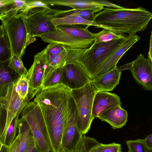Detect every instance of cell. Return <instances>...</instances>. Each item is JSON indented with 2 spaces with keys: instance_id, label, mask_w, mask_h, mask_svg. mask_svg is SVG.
Masks as SVG:
<instances>
[{
  "instance_id": "1",
  "label": "cell",
  "mask_w": 152,
  "mask_h": 152,
  "mask_svg": "<svg viewBox=\"0 0 152 152\" xmlns=\"http://www.w3.org/2000/svg\"><path fill=\"white\" fill-rule=\"evenodd\" d=\"M34 101L39 107L47 127L52 152H61L64 128L76 107L71 89L62 83L41 89Z\"/></svg>"
},
{
  "instance_id": "2",
  "label": "cell",
  "mask_w": 152,
  "mask_h": 152,
  "mask_svg": "<svg viewBox=\"0 0 152 152\" xmlns=\"http://www.w3.org/2000/svg\"><path fill=\"white\" fill-rule=\"evenodd\" d=\"M152 18V13L142 7H105L95 14L92 21L119 34L127 33L132 35L146 29Z\"/></svg>"
},
{
  "instance_id": "3",
  "label": "cell",
  "mask_w": 152,
  "mask_h": 152,
  "mask_svg": "<svg viewBox=\"0 0 152 152\" xmlns=\"http://www.w3.org/2000/svg\"><path fill=\"white\" fill-rule=\"evenodd\" d=\"M74 25H61L52 31L39 36L45 42L60 44L72 49H86L93 44L95 33L90 31L88 28Z\"/></svg>"
},
{
  "instance_id": "4",
  "label": "cell",
  "mask_w": 152,
  "mask_h": 152,
  "mask_svg": "<svg viewBox=\"0 0 152 152\" xmlns=\"http://www.w3.org/2000/svg\"><path fill=\"white\" fill-rule=\"evenodd\" d=\"M74 10L38 7L20 12L24 18L28 34L35 37L53 31L56 28L52 23L53 19L72 13Z\"/></svg>"
},
{
  "instance_id": "5",
  "label": "cell",
  "mask_w": 152,
  "mask_h": 152,
  "mask_svg": "<svg viewBox=\"0 0 152 152\" xmlns=\"http://www.w3.org/2000/svg\"><path fill=\"white\" fill-rule=\"evenodd\" d=\"M93 44L77 58L92 80L104 61L124 42L126 37Z\"/></svg>"
},
{
  "instance_id": "6",
  "label": "cell",
  "mask_w": 152,
  "mask_h": 152,
  "mask_svg": "<svg viewBox=\"0 0 152 152\" xmlns=\"http://www.w3.org/2000/svg\"><path fill=\"white\" fill-rule=\"evenodd\" d=\"M20 114L27 122L36 144L41 151H52L46 125L38 104L34 101L27 103Z\"/></svg>"
},
{
  "instance_id": "7",
  "label": "cell",
  "mask_w": 152,
  "mask_h": 152,
  "mask_svg": "<svg viewBox=\"0 0 152 152\" xmlns=\"http://www.w3.org/2000/svg\"><path fill=\"white\" fill-rule=\"evenodd\" d=\"M96 92L92 81L80 88L71 89L77 111L78 129L82 136L89 131L94 119L92 114V108Z\"/></svg>"
},
{
  "instance_id": "8",
  "label": "cell",
  "mask_w": 152,
  "mask_h": 152,
  "mask_svg": "<svg viewBox=\"0 0 152 152\" xmlns=\"http://www.w3.org/2000/svg\"><path fill=\"white\" fill-rule=\"evenodd\" d=\"M8 87L6 95L0 97V141L3 145L7 129L14 118L27 103V98L22 99L16 93V83Z\"/></svg>"
},
{
  "instance_id": "9",
  "label": "cell",
  "mask_w": 152,
  "mask_h": 152,
  "mask_svg": "<svg viewBox=\"0 0 152 152\" xmlns=\"http://www.w3.org/2000/svg\"><path fill=\"white\" fill-rule=\"evenodd\" d=\"M82 50L69 48L63 67L61 83L71 89L80 88L92 81L84 68L77 60Z\"/></svg>"
},
{
  "instance_id": "10",
  "label": "cell",
  "mask_w": 152,
  "mask_h": 152,
  "mask_svg": "<svg viewBox=\"0 0 152 152\" xmlns=\"http://www.w3.org/2000/svg\"><path fill=\"white\" fill-rule=\"evenodd\" d=\"M1 21L9 43L11 55L15 54L22 59L28 45V35L23 15L20 12Z\"/></svg>"
},
{
  "instance_id": "11",
  "label": "cell",
  "mask_w": 152,
  "mask_h": 152,
  "mask_svg": "<svg viewBox=\"0 0 152 152\" xmlns=\"http://www.w3.org/2000/svg\"><path fill=\"white\" fill-rule=\"evenodd\" d=\"M122 72L126 69L131 71L136 81L145 89L152 90V61L146 58L143 55H137L132 62L117 66Z\"/></svg>"
},
{
  "instance_id": "12",
  "label": "cell",
  "mask_w": 152,
  "mask_h": 152,
  "mask_svg": "<svg viewBox=\"0 0 152 152\" xmlns=\"http://www.w3.org/2000/svg\"><path fill=\"white\" fill-rule=\"evenodd\" d=\"M34 58V62L28 70L26 76L29 83L28 102L33 99L41 89L44 81L46 62L45 48L37 53Z\"/></svg>"
},
{
  "instance_id": "13",
  "label": "cell",
  "mask_w": 152,
  "mask_h": 152,
  "mask_svg": "<svg viewBox=\"0 0 152 152\" xmlns=\"http://www.w3.org/2000/svg\"><path fill=\"white\" fill-rule=\"evenodd\" d=\"M77 119L76 107L70 113L64 128L61 141L63 150L74 151L82 136L78 129Z\"/></svg>"
},
{
  "instance_id": "14",
  "label": "cell",
  "mask_w": 152,
  "mask_h": 152,
  "mask_svg": "<svg viewBox=\"0 0 152 152\" xmlns=\"http://www.w3.org/2000/svg\"><path fill=\"white\" fill-rule=\"evenodd\" d=\"M140 39L136 34L127 36L122 43L104 61L93 80L114 69L122 56Z\"/></svg>"
},
{
  "instance_id": "15",
  "label": "cell",
  "mask_w": 152,
  "mask_h": 152,
  "mask_svg": "<svg viewBox=\"0 0 152 152\" xmlns=\"http://www.w3.org/2000/svg\"><path fill=\"white\" fill-rule=\"evenodd\" d=\"M120 97L117 94L106 91L97 92L94 96L92 114L98 118L107 110L117 106H121Z\"/></svg>"
},
{
  "instance_id": "16",
  "label": "cell",
  "mask_w": 152,
  "mask_h": 152,
  "mask_svg": "<svg viewBox=\"0 0 152 152\" xmlns=\"http://www.w3.org/2000/svg\"><path fill=\"white\" fill-rule=\"evenodd\" d=\"M128 116L127 111L119 105L107 110L98 118L108 123L113 129H115L121 128L126 124Z\"/></svg>"
},
{
  "instance_id": "17",
  "label": "cell",
  "mask_w": 152,
  "mask_h": 152,
  "mask_svg": "<svg viewBox=\"0 0 152 152\" xmlns=\"http://www.w3.org/2000/svg\"><path fill=\"white\" fill-rule=\"evenodd\" d=\"M121 73L116 66L101 77L92 80L96 91H112L119 83Z\"/></svg>"
},
{
  "instance_id": "18",
  "label": "cell",
  "mask_w": 152,
  "mask_h": 152,
  "mask_svg": "<svg viewBox=\"0 0 152 152\" xmlns=\"http://www.w3.org/2000/svg\"><path fill=\"white\" fill-rule=\"evenodd\" d=\"M9 60L0 63V97L6 95L9 87L20 77L8 67Z\"/></svg>"
},
{
  "instance_id": "19",
  "label": "cell",
  "mask_w": 152,
  "mask_h": 152,
  "mask_svg": "<svg viewBox=\"0 0 152 152\" xmlns=\"http://www.w3.org/2000/svg\"><path fill=\"white\" fill-rule=\"evenodd\" d=\"M52 22L56 28L61 25H75L81 24L94 26L98 28L110 29L106 26L98 24L93 21L85 20L80 16L73 13L53 18Z\"/></svg>"
},
{
  "instance_id": "20",
  "label": "cell",
  "mask_w": 152,
  "mask_h": 152,
  "mask_svg": "<svg viewBox=\"0 0 152 152\" xmlns=\"http://www.w3.org/2000/svg\"><path fill=\"white\" fill-rule=\"evenodd\" d=\"M26 0H0V20L7 19L20 12Z\"/></svg>"
},
{
  "instance_id": "21",
  "label": "cell",
  "mask_w": 152,
  "mask_h": 152,
  "mask_svg": "<svg viewBox=\"0 0 152 152\" xmlns=\"http://www.w3.org/2000/svg\"><path fill=\"white\" fill-rule=\"evenodd\" d=\"M45 3L52 6L59 5L69 7L74 10L91 9L100 6L97 0H46Z\"/></svg>"
},
{
  "instance_id": "22",
  "label": "cell",
  "mask_w": 152,
  "mask_h": 152,
  "mask_svg": "<svg viewBox=\"0 0 152 152\" xmlns=\"http://www.w3.org/2000/svg\"><path fill=\"white\" fill-rule=\"evenodd\" d=\"M17 127L20 142L19 152H24L28 142L32 136V133L27 122L23 118L18 119Z\"/></svg>"
},
{
  "instance_id": "23",
  "label": "cell",
  "mask_w": 152,
  "mask_h": 152,
  "mask_svg": "<svg viewBox=\"0 0 152 152\" xmlns=\"http://www.w3.org/2000/svg\"><path fill=\"white\" fill-rule=\"evenodd\" d=\"M67 47L60 44L49 43L45 49L46 62L45 69Z\"/></svg>"
},
{
  "instance_id": "24",
  "label": "cell",
  "mask_w": 152,
  "mask_h": 152,
  "mask_svg": "<svg viewBox=\"0 0 152 152\" xmlns=\"http://www.w3.org/2000/svg\"><path fill=\"white\" fill-rule=\"evenodd\" d=\"M64 65L59 66L55 69L44 80L41 89L47 88L61 83V78Z\"/></svg>"
},
{
  "instance_id": "25",
  "label": "cell",
  "mask_w": 152,
  "mask_h": 152,
  "mask_svg": "<svg viewBox=\"0 0 152 152\" xmlns=\"http://www.w3.org/2000/svg\"><path fill=\"white\" fill-rule=\"evenodd\" d=\"M21 59L17 55L12 54L10 59L8 66L20 77H26L28 70L24 66Z\"/></svg>"
},
{
  "instance_id": "26",
  "label": "cell",
  "mask_w": 152,
  "mask_h": 152,
  "mask_svg": "<svg viewBox=\"0 0 152 152\" xmlns=\"http://www.w3.org/2000/svg\"><path fill=\"white\" fill-rule=\"evenodd\" d=\"M126 36L124 34H119L109 29H103L99 32L95 33V39L93 44H95L102 42H109Z\"/></svg>"
},
{
  "instance_id": "27",
  "label": "cell",
  "mask_w": 152,
  "mask_h": 152,
  "mask_svg": "<svg viewBox=\"0 0 152 152\" xmlns=\"http://www.w3.org/2000/svg\"><path fill=\"white\" fill-rule=\"evenodd\" d=\"M20 114L19 113L14 118L7 129L3 145L7 147L11 145L17 136V123Z\"/></svg>"
},
{
  "instance_id": "28",
  "label": "cell",
  "mask_w": 152,
  "mask_h": 152,
  "mask_svg": "<svg viewBox=\"0 0 152 152\" xmlns=\"http://www.w3.org/2000/svg\"><path fill=\"white\" fill-rule=\"evenodd\" d=\"M99 142L93 137L82 136L74 151V152H89L90 149Z\"/></svg>"
},
{
  "instance_id": "29",
  "label": "cell",
  "mask_w": 152,
  "mask_h": 152,
  "mask_svg": "<svg viewBox=\"0 0 152 152\" xmlns=\"http://www.w3.org/2000/svg\"><path fill=\"white\" fill-rule=\"evenodd\" d=\"M89 152H122L120 144L113 142L104 144L99 142L91 148Z\"/></svg>"
},
{
  "instance_id": "30",
  "label": "cell",
  "mask_w": 152,
  "mask_h": 152,
  "mask_svg": "<svg viewBox=\"0 0 152 152\" xmlns=\"http://www.w3.org/2000/svg\"><path fill=\"white\" fill-rule=\"evenodd\" d=\"M11 56L9 43L5 34L0 37V63L10 60Z\"/></svg>"
},
{
  "instance_id": "31",
  "label": "cell",
  "mask_w": 152,
  "mask_h": 152,
  "mask_svg": "<svg viewBox=\"0 0 152 152\" xmlns=\"http://www.w3.org/2000/svg\"><path fill=\"white\" fill-rule=\"evenodd\" d=\"M29 91L28 81L26 77H20L15 85V91L22 99L27 98Z\"/></svg>"
},
{
  "instance_id": "32",
  "label": "cell",
  "mask_w": 152,
  "mask_h": 152,
  "mask_svg": "<svg viewBox=\"0 0 152 152\" xmlns=\"http://www.w3.org/2000/svg\"><path fill=\"white\" fill-rule=\"evenodd\" d=\"M126 142L128 152H152L145 146L142 139L127 140Z\"/></svg>"
},
{
  "instance_id": "33",
  "label": "cell",
  "mask_w": 152,
  "mask_h": 152,
  "mask_svg": "<svg viewBox=\"0 0 152 152\" xmlns=\"http://www.w3.org/2000/svg\"><path fill=\"white\" fill-rule=\"evenodd\" d=\"M104 8V6H100L91 9L74 10L72 13L78 15L85 20L92 21L95 13L100 12Z\"/></svg>"
},
{
  "instance_id": "34",
  "label": "cell",
  "mask_w": 152,
  "mask_h": 152,
  "mask_svg": "<svg viewBox=\"0 0 152 152\" xmlns=\"http://www.w3.org/2000/svg\"><path fill=\"white\" fill-rule=\"evenodd\" d=\"M38 7L50 8L49 5L42 0H26V2L21 10L20 12Z\"/></svg>"
},
{
  "instance_id": "35",
  "label": "cell",
  "mask_w": 152,
  "mask_h": 152,
  "mask_svg": "<svg viewBox=\"0 0 152 152\" xmlns=\"http://www.w3.org/2000/svg\"><path fill=\"white\" fill-rule=\"evenodd\" d=\"M20 147V142L18 134L13 142L8 147V152H19Z\"/></svg>"
},
{
  "instance_id": "36",
  "label": "cell",
  "mask_w": 152,
  "mask_h": 152,
  "mask_svg": "<svg viewBox=\"0 0 152 152\" xmlns=\"http://www.w3.org/2000/svg\"><path fill=\"white\" fill-rule=\"evenodd\" d=\"M97 1L100 6H102L104 7L105 6L106 7H112L115 9L121 8L123 7L113 4L107 1L103 0H97Z\"/></svg>"
},
{
  "instance_id": "37",
  "label": "cell",
  "mask_w": 152,
  "mask_h": 152,
  "mask_svg": "<svg viewBox=\"0 0 152 152\" xmlns=\"http://www.w3.org/2000/svg\"><path fill=\"white\" fill-rule=\"evenodd\" d=\"M36 144L34 139L32 136L28 142L24 152H31Z\"/></svg>"
},
{
  "instance_id": "38",
  "label": "cell",
  "mask_w": 152,
  "mask_h": 152,
  "mask_svg": "<svg viewBox=\"0 0 152 152\" xmlns=\"http://www.w3.org/2000/svg\"><path fill=\"white\" fill-rule=\"evenodd\" d=\"M145 146L150 150L152 151V134H151L145 138L142 139Z\"/></svg>"
},
{
  "instance_id": "39",
  "label": "cell",
  "mask_w": 152,
  "mask_h": 152,
  "mask_svg": "<svg viewBox=\"0 0 152 152\" xmlns=\"http://www.w3.org/2000/svg\"><path fill=\"white\" fill-rule=\"evenodd\" d=\"M149 48L148 53V59L152 61V32H151L150 37Z\"/></svg>"
},
{
  "instance_id": "40",
  "label": "cell",
  "mask_w": 152,
  "mask_h": 152,
  "mask_svg": "<svg viewBox=\"0 0 152 152\" xmlns=\"http://www.w3.org/2000/svg\"><path fill=\"white\" fill-rule=\"evenodd\" d=\"M8 147L3 145L0 141V152H8Z\"/></svg>"
},
{
  "instance_id": "41",
  "label": "cell",
  "mask_w": 152,
  "mask_h": 152,
  "mask_svg": "<svg viewBox=\"0 0 152 152\" xmlns=\"http://www.w3.org/2000/svg\"><path fill=\"white\" fill-rule=\"evenodd\" d=\"M5 34L4 27L2 25L0 26V37L3 36Z\"/></svg>"
},
{
  "instance_id": "42",
  "label": "cell",
  "mask_w": 152,
  "mask_h": 152,
  "mask_svg": "<svg viewBox=\"0 0 152 152\" xmlns=\"http://www.w3.org/2000/svg\"><path fill=\"white\" fill-rule=\"evenodd\" d=\"M31 152H41L38 147L37 145L36 144L35 147L34 148L33 150Z\"/></svg>"
},
{
  "instance_id": "43",
  "label": "cell",
  "mask_w": 152,
  "mask_h": 152,
  "mask_svg": "<svg viewBox=\"0 0 152 152\" xmlns=\"http://www.w3.org/2000/svg\"><path fill=\"white\" fill-rule=\"evenodd\" d=\"M61 152H74V151H68L63 150Z\"/></svg>"
},
{
  "instance_id": "44",
  "label": "cell",
  "mask_w": 152,
  "mask_h": 152,
  "mask_svg": "<svg viewBox=\"0 0 152 152\" xmlns=\"http://www.w3.org/2000/svg\"><path fill=\"white\" fill-rule=\"evenodd\" d=\"M52 152V151H50V152Z\"/></svg>"
}]
</instances>
